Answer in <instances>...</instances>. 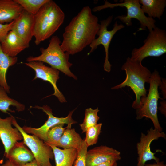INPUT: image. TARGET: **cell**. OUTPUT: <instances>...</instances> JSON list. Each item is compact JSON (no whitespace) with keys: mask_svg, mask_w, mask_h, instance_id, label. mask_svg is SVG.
I'll use <instances>...</instances> for the list:
<instances>
[{"mask_svg":"<svg viewBox=\"0 0 166 166\" xmlns=\"http://www.w3.org/2000/svg\"><path fill=\"white\" fill-rule=\"evenodd\" d=\"M113 166H118L117 165V162Z\"/></svg>","mask_w":166,"mask_h":166,"instance_id":"d590c367","label":"cell"},{"mask_svg":"<svg viewBox=\"0 0 166 166\" xmlns=\"http://www.w3.org/2000/svg\"><path fill=\"white\" fill-rule=\"evenodd\" d=\"M99 111L97 107L95 109L91 108L86 109L83 122L79 125L82 133L85 132L88 128L97 124L100 119L97 114Z\"/></svg>","mask_w":166,"mask_h":166,"instance_id":"d4e9b609","label":"cell"},{"mask_svg":"<svg viewBox=\"0 0 166 166\" xmlns=\"http://www.w3.org/2000/svg\"><path fill=\"white\" fill-rule=\"evenodd\" d=\"M88 148L84 139L80 148L77 150V156L73 166H86V157Z\"/></svg>","mask_w":166,"mask_h":166,"instance_id":"83f0119b","label":"cell"},{"mask_svg":"<svg viewBox=\"0 0 166 166\" xmlns=\"http://www.w3.org/2000/svg\"><path fill=\"white\" fill-rule=\"evenodd\" d=\"M0 166H16L11 161L8 160L3 164H2Z\"/></svg>","mask_w":166,"mask_h":166,"instance_id":"e575fe53","label":"cell"},{"mask_svg":"<svg viewBox=\"0 0 166 166\" xmlns=\"http://www.w3.org/2000/svg\"><path fill=\"white\" fill-rule=\"evenodd\" d=\"M102 125V123H97L87 128L85 132L86 137L84 140L88 147L97 143L99 136L101 132Z\"/></svg>","mask_w":166,"mask_h":166,"instance_id":"4316f807","label":"cell"},{"mask_svg":"<svg viewBox=\"0 0 166 166\" xmlns=\"http://www.w3.org/2000/svg\"><path fill=\"white\" fill-rule=\"evenodd\" d=\"M5 155L16 166L24 165L34 159L32 152L23 141L16 142Z\"/></svg>","mask_w":166,"mask_h":166,"instance_id":"e0dca14e","label":"cell"},{"mask_svg":"<svg viewBox=\"0 0 166 166\" xmlns=\"http://www.w3.org/2000/svg\"><path fill=\"white\" fill-rule=\"evenodd\" d=\"M160 138L166 139V134L152 127L148 130L146 134L141 133L140 141L136 144L138 155L136 166H145L146 162L152 160L156 162L160 161V159L155 156V153L152 152L150 149L152 142Z\"/></svg>","mask_w":166,"mask_h":166,"instance_id":"8fae6325","label":"cell"},{"mask_svg":"<svg viewBox=\"0 0 166 166\" xmlns=\"http://www.w3.org/2000/svg\"><path fill=\"white\" fill-rule=\"evenodd\" d=\"M64 124H60L51 128L47 132L45 142L50 146L58 147L61 137L66 128Z\"/></svg>","mask_w":166,"mask_h":166,"instance_id":"cb8c5ba5","label":"cell"},{"mask_svg":"<svg viewBox=\"0 0 166 166\" xmlns=\"http://www.w3.org/2000/svg\"><path fill=\"white\" fill-rule=\"evenodd\" d=\"M7 93L2 87H0V111L5 113L8 112H14L10 109V106L14 107L18 112L24 111L25 105L10 97Z\"/></svg>","mask_w":166,"mask_h":166,"instance_id":"603a6c76","label":"cell"},{"mask_svg":"<svg viewBox=\"0 0 166 166\" xmlns=\"http://www.w3.org/2000/svg\"><path fill=\"white\" fill-rule=\"evenodd\" d=\"M12 124L21 133L23 141L30 149L39 166H53L50 162L54 155L50 146L37 136L25 132L13 117Z\"/></svg>","mask_w":166,"mask_h":166,"instance_id":"ba28073f","label":"cell"},{"mask_svg":"<svg viewBox=\"0 0 166 166\" xmlns=\"http://www.w3.org/2000/svg\"><path fill=\"white\" fill-rule=\"evenodd\" d=\"M84 140L74 128L66 126L61 137L58 147L63 149L75 148L78 150Z\"/></svg>","mask_w":166,"mask_h":166,"instance_id":"44dd1931","label":"cell"},{"mask_svg":"<svg viewBox=\"0 0 166 166\" xmlns=\"http://www.w3.org/2000/svg\"><path fill=\"white\" fill-rule=\"evenodd\" d=\"M33 107L41 109L48 116L47 120L39 128H34L25 126L22 128L27 134L34 135L44 142L46 140L47 132L53 126L60 124H66L67 127L71 128L72 124L77 123L72 118L74 109L70 111L65 117H58L53 115L52 109L47 105L42 106H35Z\"/></svg>","mask_w":166,"mask_h":166,"instance_id":"30bf717a","label":"cell"},{"mask_svg":"<svg viewBox=\"0 0 166 166\" xmlns=\"http://www.w3.org/2000/svg\"><path fill=\"white\" fill-rule=\"evenodd\" d=\"M39 166L36 161L35 160H34L33 161L31 162H28L24 165H21V166Z\"/></svg>","mask_w":166,"mask_h":166,"instance_id":"836d02e7","label":"cell"},{"mask_svg":"<svg viewBox=\"0 0 166 166\" xmlns=\"http://www.w3.org/2000/svg\"><path fill=\"white\" fill-rule=\"evenodd\" d=\"M141 8L149 17L160 19L166 6V0H139Z\"/></svg>","mask_w":166,"mask_h":166,"instance_id":"ffe728a7","label":"cell"},{"mask_svg":"<svg viewBox=\"0 0 166 166\" xmlns=\"http://www.w3.org/2000/svg\"><path fill=\"white\" fill-rule=\"evenodd\" d=\"M121 69L125 71L126 77L121 83L111 88L112 89H122L126 86L130 87L135 93V100L132 107L136 110L142 106L147 96V90L145 84L149 83L151 73L141 62L134 61L128 57L122 65Z\"/></svg>","mask_w":166,"mask_h":166,"instance_id":"7a4b0ae2","label":"cell"},{"mask_svg":"<svg viewBox=\"0 0 166 166\" xmlns=\"http://www.w3.org/2000/svg\"><path fill=\"white\" fill-rule=\"evenodd\" d=\"M145 166H166V165L164 164V161H159L153 164H145Z\"/></svg>","mask_w":166,"mask_h":166,"instance_id":"d6a6232c","label":"cell"},{"mask_svg":"<svg viewBox=\"0 0 166 166\" xmlns=\"http://www.w3.org/2000/svg\"><path fill=\"white\" fill-rule=\"evenodd\" d=\"M34 16L23 10L19 16L14 21L11 29V30L29 45L33 37Z\"/></svg>","mask_w":166,"mask_h":166,"instance_id":"9a60e30c","label":"cell"},{"mask_svg":"<svg viewBox=\"0 0 166 166\" xmlns=\"http://www.w3.org/2000/svg\"><path fill=\"white\" fill-rule=\"evenodd\" d=\"M117 6L125 7L127 9V13L126 15L118 16L115 19L119 20L127 26H131V20L135 18L140 22V27L139 30H145L147 28L150 32L156 27V20L145 15L141 8L139 0H125L123 2L114 4L105 0L104 4L94 7L92 11H98L107 8H113Z\"/></svg>","mask_w":166,"mask_h":166,"instance_id":"5b68a950","label":"cell"},{"mask_svg":"<svg viewBox=\"0 0 166 166\" xmlns=\"http://www.w3.org/2000/svg\"><path fill=\"white\" fill-rule=\"evenodd\" d=\"M117 161L115 160H111L95 166H113L117 162Z\"/></svg>","mask_w":166,"mask_h":166,"instance_id":"4dcf8cb0","label":"cell"},{"mask_svg":"<svg viewBox=\"0 0 166 166\" xmlns=\"http://www.w3.org/2000/svg\"><path fill=\"white\" fill-rule=\"evenodd\" d=\"M61 42L57 36H52L46 48H40L41 54L40 55L36 57L30 56L26 59V61H39L47 63L51 67L77 80V77L70 69L72 64L69 61V55L63 51L61 46Z\"/></svg>","mask_w":166,"mask_h":166,"instance_id":"277c9868","label":"cell"},{"mask_svg":"<svg viewBox=\"0 0 166 166\" xmlns=\"http://www.w3.org/2000/svg\"><path fill=\"white\" fill-rule=\"evenodd\" d=\"M166 79L165 78H161V81L160 85L159 87L162 91L163 98L164 99H166Z\"/></svg>","mask_w":166,"mask_h":166,"instance_id":"f546056e","label":"cell"},{"mask_svg":"<svg viewBox=\"0 0 166 166\" xmlns=\"http://www.w3.org/2000/svg\"><path fill=\"white\" fill-rule=\"evenodd\" d=\"M13 22L14 21L8 23H0V43L3 40L7 33L11 30Z\"/></svg>","mask_w":166,"mask_h":166,"instance_id":"f1b7e54d","label":"cell"},{"mask_svg":"<svg viewBox=\"0 0 166 166\" xmlns=\"http://www.w3.org/2000/svg\"><path fill=\"white\" fill-rule=\"evenodd\" d=\"M144 45L134 48L130 57L132 60L142 62L148 57H158L166 53V32L156 27L149 33L144 41Z\"/></svg>","mask_w":166,"mask_h":166,"instance_id":"52a82bcc","label":"cell"},{"mask_svg":"<svg viewBox=\"0 0 166 166\" xmlns=\"http://www.w3.org/2000/svg\"><path fill=\"white\" fill-rule=\"evenodd\" d=\"M121 159L119 151L112 147L101 145L87 150L86 157V166H95L111 160L117 161Z\"/></svg>","mask_w":166,"mask_h":166,"instance_id":"4fadbf2b","label":"cell"},{"mask_svg":"<svg viewBox=\"0 0 166 166\" xmlns=\"http://www.w3.org/2000/svg\"><path fill=\"white\" fill-rule=\"evenodd\" d=\"M113 16H109L106 19L100 21V28L98 33V37L95 38L89 45L91 49L87 55L94 51L100 45H102L105 49V58L104 64L105 71L109 72L111 70V65L109 60V49L111 40L115 34L119 30L124 28L122 24H118L117 21L115 22L113 29L107 30V27L111 23Z\"/></svg>","mask_w":166,"mask_h":166,"instance_id":"9c48e42d","label":"cell"},{"mask_svg":"<svg viewBox=\"0 0 166 166\" xmlns=\"http://www.w3.org/2000/svg\"><path fill=\"white\" fill-rule=\"evenodd\" d=\"M166 101L163 100L161 102V106L159 108V109L161 113L166 116Z\"/></svg>","mask_w":166,"mask_h":166,"instance_id":"1f68e13d","label":"cell"},{"mask_svg":"<svg viewBox=\"0 0 166 166\" xmlns=\"http://www.w3.org/2000/svg\"><path fill=\"white\" fill-rule=\"evenodd\" d=\"M13 117L12 116L5 118L0 117V139L4 146L5 155L16 142L23 139L18 129L12 126Z\"/></svg>","mask_w":166,"mask_h":166,"instance_id":"5bb4252c","label":"cell"},{"mask_svg":"<svg viewBox=\"0 0 166 166\" xmlns=\"http://www.w3.org/2000/svg\"><path fill=\"white\" fill-rule=\"evenodd\" d=\"M161 81L158 72L155 70L151 73L148 93L141 107L136 111L137 120L144 117L150 119L154 128L160 132H162L163 129L159 121L157 113L158 101L160 98L158 89Z\"/></svg>","mask_w":166,"mask_h":166,"instance_id":"8992f818","label":"cell"},{"mask_svg":"<svg viewBox=\"0 0 166 166\" xmlns=\"http://www.w3.org/2000/svg\"><path fill=\"white\" fill-rule=\"evenodd\" d=\"M17 61V57H10L3 52L0 43V87L3 88L7 93H10V87L6 81L7 72L9 67L15 64Z\"/></svg>","mask_w":166,"mask_h":166,"instance_id":"7402d4cb","label":"cell"},{"mask_svg":"<svg viewBox=\"0 0 166 166\" xmlns=\"http://www.w3.org/2000/svg\"><path fill=\"white\" fill-rule=\"evenodd\" d=\"M29 13L34 15L49 0H15Z\"/></svg>","mask_w":166,"mask_h":166,"instance_id":"484cf974","label":"cell"},{"mask_svg":"<svg viewBox=\"0 0 166 166\" xmlns=\"http://www.w3.org/2000/svg\"><path fill=\"white\" fill-rule=\"evenodd\" d=\"M23 9L15 0H0V23H10L16 19Z\"/></svg>","mask_w":166,"mask_h":166,"instance_id":"ac0fdd59","label":"cell"},{"mask_svg":"<svg viewBox=\"0 0 166 166\" xmlns=\"http://www.w3.org/2000/svg\"><path fill=\"white\" fill-rule=\"evenodd\" d=\"M0 43L3 52L11 57H16L19 53L29 46V44L11 30Z\"/></svg>","mask_w":166,"mask_h":166,"instance_id":"2e32d148","label":"cell"},{"mask_svg":"<svg viewBox=\"0 0 166 166\" xmlns=\"http://www.w3.org/2000/svg\"><path fill=\"white\" fill-rule=\"evenodd\" d=\"M25 64L34 71L35 76L33 80L40 79L49 82L53 86L54 90L52 95L56 96L61 103L66 102L65 97L57 86V81L59 78V70L46 66L44 63L39 61L28 62Z\"/></svg>","mask_w":166,"mask_h":166,"instance_id":"7c38bea8","label":"cell"},{"mask_svg":"<svg viewBox=\"0 0 166 166\" xmlns=\"http://www.w3.org/2000/svg\"><path fill=\"white\" fill-rule=\"evenodd\" d=\"M100 28L98 18L89 6L84 7L66 27L61 46L70 55L82 51L98 35Z\"/></svg>","mask_w":166,"mask_h":166,"instance_id":"6da1fadb","label":"cell"},{"mask_svg":"<svg viewBox=\"0 0 166 166\" xmlns=\"http://www.w3.org/2000/svg\"><path fill=\"white\" fill-rule=\"evenodd\" d=\"M51 147L53 153L55 166H73L77 156V149H61L57 147Z\"/></svg>","mask_w":166,"mask_h":166,"instance_id":"d6986e66","label":"cell"},{"mask_svg":"<svg viewBox=\"0 0 166 166\" xmlns=\"http://www.w3.org/2000/svg\"><path fill=\"white\" fill-rule=\"evenodd\" d=\"M65 15L54 1L49 0L34 15L33 35L36 45L48 39L64 22Z\"/></svg>","mask_w":166,"mask_h":166,"instance_id":"3957f363","label":"cell"}]
</instances>
